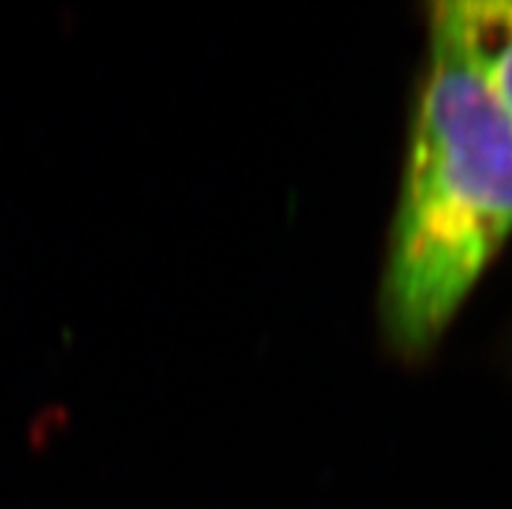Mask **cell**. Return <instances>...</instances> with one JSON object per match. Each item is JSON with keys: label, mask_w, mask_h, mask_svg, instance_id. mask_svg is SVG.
Listing matches in <instances>:
<instances>
[{"label": "cell", "mask_w": 512, "mask_h": 509, "mask_svg": "<svg viewBox=\"0 0 512 509\" xmlns=\"http://www.w3.org/2000/svg\"><path fill=\"white\" fill-rule=\"evenodd\" d=\"M510 234L512 120L437 3L377 297L390 351L424 359Z\"/></svg>", "instance_id": "obj_1"}, {"label": "cell", "mask_w": 512, "mask_h": 509, "mask_svg": "<svg viewBox=\"0 0 512 509\" xmlns=\"http://www.w3.org/2000/svg\"><path fill=\"white\" fill-rule=\"evenodd\" d=\"M445 11L512 120V0H455Z\"/></svg>", "instance_id": "obj_2"}]
</instances>
